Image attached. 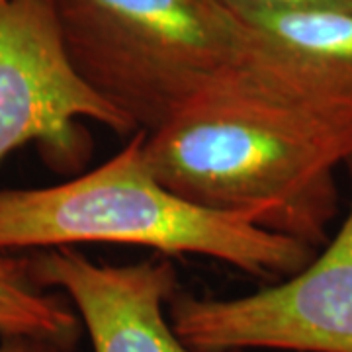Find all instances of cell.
Listing matches in <instances>:
<instances>
[{
    "label": "cell",
    "instance_id": "1",
    "mask_svg": "<svg viewBox=\"0 0 352 352\" xmlns=\"http://www.w3.org/2000/svg\"><path fill=\"white\" fill-rule=\"evenodd\" d=\"M145 157L182 198L317 251L339 214L335 170L352 161V122L278 90L241 59L145 138Z\"/></svg>",
    "mask_w": 352,
    "mask_h": 352
},
{
    "label": "cell",
    "instance_id": "2",
    "mask_svg": "<svg viewBox=\"0 0 352 352\" xmlns=\"http://www.w3.org/2000/svg\"><path fill=\"white\" fill-rule=\"evenodd\" d=\"M145 138L135 131L108 161L59 184L0 190V254L133 245L208 256L258 278H288L311 263V247L164 186L147 163Z\"/></svg>",
    "mask_w": 352,
    "mask_h": 352
},
{
    "label": "cell",
    "instance_id": "3",
    "mask_svg": "<svg viewBox=\"0 0 352 352\" xmlns=\"http://www.w3.org/2000/svg\"><path fill=\"white\" fill-rule=\"evenodd\" d=\"M82 80L151 135L235 69L245 25L223 0H53Z\"/></svg>",
    "mask_w": 352,
    "mask_h": 352
},
{
    "label": "cell",
    "instance_id": "4",
    "mask_svg": "<svg viewBox=\"0 0 352 352\" xmlns=\"http://www.w3.org/2000/svg\"><path fill=\"white\" fill-rule=\"evenodd\" d=\"M346 166V215L305 268L237 298H173L170 325L190 349L352 352V161Z\"/></svg>",
    "mask_w": 352,
    "mask_h": 352
},
{
    "label": "cell",
    "instance_id": "5",
    "mask_svg": "<svg viewBox=\"0 0 352 352\" xmlns=\"http://www.w3.org/2000/svg\"><path fill=\"white\" fill-rule=\"evenodd\" d=\"M82 122L135 133L78 75L53 0H0V163L36 143L55 168L80 166L90 149Z\"/></svg>",
    "mask_w": 352,
    "mask_h": 352
},
{
    "label": "cell",
    "instance_id": "6",
    "mask_svg": "<svg viewBox=\"0 0 352 352\" xmlns=\"http://www.w3.org/2000/svg\"><path fill=\"white\" fill-rule=\"evenodd\" d=\"M30 274L39 288L61 289L94 352H198L170 325L178 278L166 258L100 264L61 247L32 254Z\"/></svg>",
    "mask_w": 352,
    "mask_h": 352
},
{
    "label": "cell",
    "instance_id": "7",
    "mask_svg": "<svg viewBox=\"0 0 352 352\" xmlns=\"http://www.w3.org/2000/svg\"><path fill=\"white\" fill-rule=\"evenodd\" d=\"M80 333L73 305L32 280L30 256L0 254V337H36L73 351Z\"/></svg>",
    "mask_w": 352,
    "mask_h": 352
},
{
    "label": "cell",
    "instance_id": "8",
    "mask_svg": "<svg viewBox=\"0 0 352 352\" xmlns=\"http://www.w3.org/2000/svg\"><path fill=\"white\" fill-rule=\"evenodd\" d=\"M235 12L251 10H342L352 12V0H223Z\"/></svg>",
    "mask_w": 352,
    "mask_h": 352
},
{
    "label": "cell",
    "instance_id": "9",
    "mask_svg": "<svg viewBox=\"0 0 352 352\" xmlns=\"http://www.w3.org/2000/svg\"><path fill=\"white\" fill-rule=\"evenodd\" d=\"M0 352H71V349L36 337H2Z\"/></svg>",
    "mask_w": 352,
    "mask_h": 352
}]
</instances>
